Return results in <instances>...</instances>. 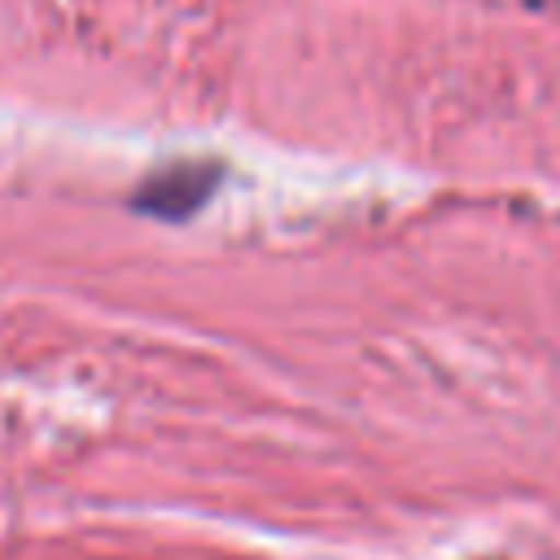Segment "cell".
Returning <instances> with one entry per match:
<instances>
[{
  "label": "cell",
  "mask_w": 560,
  "mask_h": 560,
  "mask_svg": "<svg viewBox=\"0 0 560 560\" xmlns=\"http://www.w3.org/2000/svg\"><path fill=\"white\" fill-rule=\"evenodd\" d=\"M206 188L210 184L201 179V171L179 166V171H162L158 179H149L144 192L136 197V206L149 210V214H188L206 197Z\"/></svg>",
  "instance_id": "obj_1"
}]
</instances>
